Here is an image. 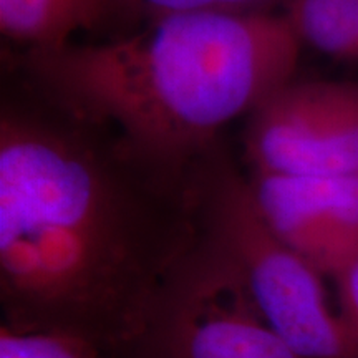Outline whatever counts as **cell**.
<instances>
[{"mask_svg": "<svg viewBox=\"0 0 358 358\" xmlns=\"http://www.w3.org/2000/svg\"><path fill=\"white\" fill-rule=\"evenodd\" d=\"M337 282L340 317L358 352V257L334 277Z\"/></svg>", "mask_w": 358, "mask_h": 358, "instance_id": "8fae6325", "label": "cell"}, {"mask_svg": "<svg viewBox=\"0 0 358 358\" xmlns=\"http://www.w3.org/2000/svg\"><path fill=\"white\" fill-rule=\"evenodd\" d=\"M252 173L358 174V82H290L250 113Z\"/></svg>", "mask_w": 358, "mask_h": 358, "instance_id": "5b68a950", "label": "cell"}, {"mask_svg": "<svg viewBox=\"0 0 358 358\" xmlns=\"http://www.w3.org/2000/svg\"><path fill=\"white\" fill-rule=\"evenodd\" d=\"M285 6L302 43L337 60L358 62V0H289Z\"/></svg>", "mask_w": 358, "mask_h": 358, "instance_id": "ba28073f", "label": "cell"}, {"mask_svg": "<svg viewBox=\"0 0 358 358\" xmlns=\"http://www.w3.org/2000/svg\"><path fill=\"white\" fill-rule=\"evenodd\" d=\"M0 358H113L87 338L0 325Z\"/></svg>", "mask_w": 358, "mask_h": 358, "instance_id": "9c48e42d", "label": "cell"}, {"mask_svg": "<svg viewBox=\"0 0 358 358\" xmlns=\"http://www.w3.org/2000/svg\"><path fill=\"white\" fill-rule=\"evenodd\" d=\"M196 241L189 178L148 166L103 129L2 115V324L118 357Z\"/></svg>", "mask_w": 358, "mask_h": 358, "instance_id": "6da1fadb", "label": "cell"}, {"mask_svg": "<svg viewBox=\"0 0 358 358\" xmlns=\"http://www.w3.org/2000/svg\"><path fill=\"white\" fill-rule=\"evenodd\" d=\"M113 358H301L264 319L229 264L198 234Z\"/></svg>", "mask_w": 358, "mask_h": 358, "instance_id": "277c9868", "label": "cell"}, {"mask_svg": "<svg viewBox=\"0 0 358 358\" xmlns=\"http://www.w3.org/2000/svg\"><path fill=\"white\" fill-rule=\"evenodd\" d=\"M113 8V0H0V30L29 52H50L96 27Z\"/></svg>", "mask_w": 358, "mask_h": 358, "instance_id": "52a82bcc", "label": "cell"}, {"mask_svg": "<svg viewBox=\"0 0 358 358\" xmlns=\"http://www.w3.org/2000/svg\"><path fill=\"white\" fill-rule=\"evenodd\" d=\"M249 182L268 226L322 275L358 257V174L252 173Z\"/></svg>", "mask_w": 358, "mask_h": 358, "instance_id": "8992f818", "label": "cell"}, {"mask_svg": "<svg viewBox=\"0 0 358 358\" xmlns=\"http://www.w3.org/2000/svg\"><path fill=\"white\" fill-rule=\"evenodd\" d=\"M198 234L229 264L264 319L301 358H358L315 267L268 226L249 179L214 146L191 169Z\"/></svg>", "mask_w": 358, "mask_h": 358, "instance_id": "3957f363", "label": "cell"}, {"mask_svg": "<svg viewBox=\"0 0 358 358\" xmlns=\"http://www.w3.org/2000/svg\"><path fill=\"white\" fill-rule=\"evenodd\" d=\"M115 8L122 7L133 12H146L151 19L169 13L229 10V12H264L279 0H113ZM287 3L289 0H282Z\"/></svg>", "mask_w": 358, "mask_h": 358, "instance_id": "30bf717a", "label": "cell"}, {"mask_svg": "<svg viewBox=\"0 0 358 358\" xmlns=\"http://www.w3.org/2000/svg\"><path fill=\"white\" fill-rule=\"evenodd\" d=\"M302 45L285 13L181 12L124 38L30 52L27 65L71 122L187 178L224 124L292 82Z\"/></svg>", "mask_w": 358, "mask_h": 358, "instance_id": "7a4b0ae2", "label": "cell"}]
</instances>
